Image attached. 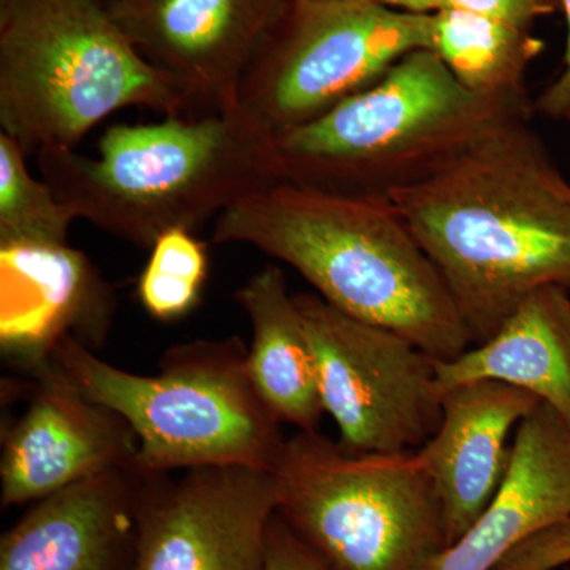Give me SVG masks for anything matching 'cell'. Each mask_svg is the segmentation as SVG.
Segmentation results:
<instances>
[{"label":"cell","mask_w":570,"mask_h":570,"mask_svg":"<svg viewBox=\"0 0 570 570\" xmlns=\"http://www.w3.org/2000/svg\"><path fill=\"white\" fill-rule=\"evenodd\" d=\"M253 326L247 365L276 417L298 431H317L322 415L316 355L283 269L266 266L235 292Z\"/></svg>","instance_id":"cell-18"},{"label":"cell","mask_w":570,"mask_h":570,"mask_svg":"<svg viewBox=\"0 0 570 570\" xmlns=\"http://www.w3.org/2000/svg\"><path fill=\"white\" fill-rule=\"evenodd\" d=\"M132 107L186 116L102 0H0V129L22 151L75 149Z\"/></svg>","instance_id":"cell-5"},{"label":"cell","mask_w":570,"mask_h":570,"mask_svg":"<svg viewBox=\"0 0 570 570\" xmlns=\"http://www.w3.org/2000/svg\"><path fill=\"white\" fill-rule=\"evenodd\" d=\"M560 3L566 14V24H568L562 71L560 77L551 82L534 105L535 110L554 119H562L570 107V0H560Z\"/></svg>","instance_id":"cell-25"},{"label":"cell","mask_w":570,"mask_h":570,"mask_svg":"<svg viewBox=\"0 0 570 570\" xmlns=\"http://www.w3.org/2000/svg\"><path fill=\"white\" fill-rule=\"evenodd\" d=\"M266 570H330L277 512L266 535Z\"/></svg>","instance_id":"cell-24"},{"label":"cell","mask_w":570,"mask_h":570,"mask_svg":"<svg viewBox=\"0 0 570 570\" xmlns=\"http://www.w3.org/2000/svg\"><path fill=\"white\" fill-rule=\"evenodd\" d=\"M138 277L137 295L149 316L174 322L189 316L200 303L208 279V253L194 232L176 230L154 243Z\"/></svg>","instance_id":"cell-21"},{"label":"cell","mask_w":570,"mask_h":570,"mask_svg":"<svg viewBox=\"0 0 570 570\" xmlns=\"http://www.w3.org/2000/svg\"><path fill=\"white\" fill-rule=\"evenodd\" d=\"M273 140L236 110L165 116L107 129L96 157L47 146L41 178L77 219L151 249L167 232H195L277 181Z\"/></svg>","instance_id":"cell-3"},{"label":"cell","mask_w":570,"mask_h":570,"mask_svg":"<svg viewBox=\"0 0 570 570\" xmlns=\"http://www.w3.org/2000/svg\"><path fill=\"white\" fill-rule=\"evenodd\" d=\"M436 376L441 395L478 381L524 390L570 426V288H539L489 341L436 358Z\"/></svg>","instance_id":"cell-17"},{"label":"cell","mask_w":570,"mask_h":570,"mask_svg":"<svg viewBox=\"0 0 570 570\" xmlns=\"http://www.w3.org/2000/svg\"><path fill=\"white\" fill-rule=\"evenodd\" d=\"M540 404L538 396L497 381H478L442 395L436 433L417 450L433 480L449 546L472 527L504 480L510 433Z\"/></svg>","instance_id":"cell-16"},{"label":"cell","mask_w":570,"mask_h":570,"mask_svg":"<svg viewBox=\"0 0 570 570\" xmlns=\"http://www.w3.org/2000/svg\"><path fill=\"white\" fill-rule=\"evenodd\" d=\"M213 242L283 262L336 309L392 330L434 358L472 347L436 266L387 195L272 184L220 214Z\"/></svg>","instance_id":"cell-2"},{"label":"cell","mask_w":570,"mask_h":570,"mask_svg":"<svg viewBox=\"0 0 570 570\" xmlns=\"http://www.w3.org/2000/svg\"><path fill=\"white\" fill-rule=\"evenodd\" d=\"M273 478L277 515L330 570H423L449 547L417 450L355 453L298 431L285 439Z\"/></svg>","instance_id":"cell-7"},{"label":"cell","mask_w":570,"mask_h":570,"mask_svg":"<svg viewBox=\"0 0 570 570\" xmlns=\"http://www.w3.org/2000/svg\"><path fill=\"white\" fill-rule=\"evenodd\" d=\"M2 354L36 376L67 340L104 346L115 316L111 285L81 250L0 246Z\"/></svg>","instance_id":"cell-13"},{"label":"cell","mask_w":570,"mask_h":570,"mask_svg":"<svg viewBox=\"0 0 570 570\" xmlns=\"http://www.w3.org/2000/svg\"><path fill=\"white\" fill-rule=\"evenodd\" d=\"M562 119L570 124V107L568 108V111L564 112V116H562Z\"/></svg>","instance_id":"cell-27"},{"label":"cell","mask_w":570,"mask_h":570,"mask_svg":"<svg viewBox=\"0 0 570 570\" xmlns=\"http://www.w3.org/2000/svg\"><path fill=\"white\" fill-rule=\"evenodd\" d=\"M273 472L208 466L149 474L130 570H266Z\"/></svg>","instance_id":"cell-10"},{"label":"cell","mask_w":570,"mask_h":570,"mask_svg":"<svg viewBox=\"0 0 570 570\" xmlns=\"http://www.w3.org/2000/svg\"><path fill=\"white\" fill-rule=\"evenodd\" d=\"M387 197L436 266L472 346L539 288H570V184L530 119L502 124Z\"/></svg>","instance_id":"cell-1"},{"label":"cell","mask_w":570,"mask_h":570,"mask_svg":"<svg viewBox=\"0 0 570 570\" xmlns=\"http://www.w3.org/2000/svg\"><path fill=\"white\" fill-rule=\"evenodd\" d=\"M316 355L325 414L355 453L415 452L442 419L436 358L392 330L367 324L317 294H296Z\"/></svg>","instance_id":"cell-9"},{"label":"cell","mask_w":570,"mask_h":570,"mask_svg":"<svg viewBox=\"0 0 570 570\" xmlns=\"http://www.w3.org/2000/svg\"><path fill=\"white\" fill-rule=\"evenodd\" d=\"M534 105L468 91L431 50L409 52L376 82L273 140L277 181L389 195L449 167Z\"/></svg>","instance_id":"cell-4"},{"label":"cell","mask_w":570,"mask_h":570,"mask_svg":"<svg viewBox=\"0 0 570 570\" xmlns=\"http://www.w3.org/2000/svg\"><path fill=\"white\" fill-rule=\"evenodd\" d=\"M146 472L118 469L32 502L0 539V570H130Z\"/></svg>","instance_id":"cell-14"},{"label":"cell","mask_w":570,"mask_h":570,"mask_svg":"<svg viewBox=\"0 0 570 570\" xmlns=\"http://www.w3.org/2000/svg\"><path fill=\"white\" fill-rule=\"evenodd\" d=\"M570 566V519L532 535L494 570H557Z\"/></svg>","instance_id":"cell-22"},{"label":"cell","mask_w":570,"mask_h":570,"mask_svg":"<svg viewBox=\"0 0 570 570\" xmlns=\"http://www.w3.org/2000/svg\"><path fill=\"white\" fill-rule=\"evenodd\" d=\"M560 0H431L430 13L468 11L480 17L531 29L532 22L560 9Z\"/></svg>","instance_id":"cell-23"},{"label":"cell","mask_w":570,"mask_h":570,"mask_svg":"<svg viewBox=\"0 0 570 570\" xmlns=\"http://www.w3.org/2000/svg\"><path fill=\"white\" fill-rule=\"evenodd\" d=\"M546 43L530 29L459 10L433 13L431 51L468 91L487 99L531 102L528 69Z\"/></svg>","instance_id":"cell-19"},{"label":"cell","mask_w":570,"mask_h":570,"mask_svg":"<svg viewBox=\"0 0 570 570\" xmlns=\"http://www.w3.org/2000/svg\"><path fill=\"white\" fill-rule=\"evenodd\" d=\"M570 519V426L540 403L515 430L504 480L459 540L423 570H494L521 543Z\"/></svg>","instance_id":"cell-15"},{"label":"cell","mask_w":570,"mask_h":570,"mask_svg":"<svg viewBox=\"0 0 570 570\" xmlns=\"http://www.w3.org/2000/svg\"><path fill=\"white\" fill-rule=\"evenodd\" d=\"M433 13L362 0H294L239 89L238 110L266 137L298 129L431 50Z\"/></svg>","instance_id":"cell-8"},{"label":"cell","mask_w":570,"mask_h":570,"mask_svg":"<svg viewBox=\"0 0 570 570\" xmlns=\"http://www.w3.org/2000/svg\"><path fill=\"white\" fill-rule=\"evenodd\" d=\"M33 379L28 407L3 434L2 508L32 504L104 472L137 469V434L121 415L86 395L52 360Z\"/></svg>","instance_id":"cell-12"},{"label":"cell","mask_w":570,"mask_h":570,"mask_svg":"<svg viewBox=\"0 0 570 570\" xmlns=\"http://www.w3.org/2000/svg\"><path fill=\"white\" fill-rule=\"evenodd\" d=\"M247 352L238 336L190 341L165 352L159 374L141 376L67 340L52 362L86 395L129 423L138 439V471L243 466L273 472L287 438L255 387Z\"/></svg>","instance_id":"cell-6"},{"label":"cell","mask_w":570,"mask_h":570,"mask_svg":"<svg viewBox=\"0 0 570 570\" xmlns=\"http://www.w3.org/2000/svg\"><path fill=\"white\" fill-rule=\"evenodd\" d=\"M294 0H105L124 33L181 97L186 116L238 110L255 56Z\"/></svg>","instance_id":"cell-11"},{"label":"cell","mask_w":570,"mask_h":570,"mask_svg":"<svg viewBox=\"0 0 570 570\" xmlns=\"http://www.w3.org/2000/svg\"><path fill=\"white\" fill-rule=\"evenodd\" d=\"M362 2L376 3L387 9L412 11V13H430L431 0H362Z\"/></svg>","instance_id":"cell-26"},{"label":"cell","mask_w":570,"mask_h":570,"mask_svg":"<svg viewBox=\"0 0 570 570\" xmlns=\"http://www.w3.org/2000/svg\"><path fill=\"white\" fill-rule=\"evenodd\" d=\"M26 157L17 141L0 134V246L69 245L77 217L50 184L29 171Z\"/></svg>","instance_id":"cell-20"}]
</instances>
